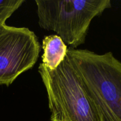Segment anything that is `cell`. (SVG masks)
I'll use <instances>...</instances> for the list:
<instances>
[{"mask_svg":"<svg viewBox=\"0 0 121 121\" xmlns=\"http://www.w3.org/2000/svg\"><path fill=\"white\" fill-rule=\"evenodd\" d=\"M67 54L81 78L102 121H121V62L112 52L98 54L68 48Z\"/></svg>","mask_w":121,"mask_h":121,"instance_id":"6da1fadb","label":"cell"},{"mask_svg":"<svg viewBox=\"0 0 121 121\" xmlns=\"http://www.w3.org/2000/svg\"><path fill=\"white\" fill-rule=\"evenodd\" d=\"M42 64L51 70L57 68L65 59L67 46L57 35L45 36L43 40Z\"/></svg>","mask_w":121,"mask_h":121,"instance_id":"5b68a950","label":"cell"},{"mask_svg":"<svg viewBox=\"0 0 121 121\" xmlns=\"http://www.w3.org/2000/svg\"><path fill=\"white\" fill-rule=\"evenodd\" d=\"M39 24L76 48L85 43L91 22L111 7L110 0H35Z\"/></svg>","mask_w":121,"mask_h":121,"instance_id":"3957f363","label":"cell"},{"mask_svg":"<svg viewBox=\"0 0 121 121\" xmlns=\"http://www.w3.org/2000/svg\"><path fill=\"white\" fill-rule=\"evenodd\" d=\"M39 73L47 92L51 121H102L67 54L54 70L40 63Z\"/></svg>","mask_w":121,"mask_h":121,"instance_id":"7a4b0ae2","label":"cell"},{"mask_svg":"<svg viewBox=\"0 0 121 121\" xmlns=\"http://www.w3.org/2000/svg\"><path fill=\"white\" fill-rule=\"evenodd\" d=\"M40 47L37 37L29 28L5 25L0 31V86L8 87L33 67Z\"/></svg>","mask_w":121,"mask_h":121,"instance_id":"277c9868","label":"cell"},{"mask_svg":"<svg viewBox=\"0 0 121 121\" xmlns=\"http://www.w3.org/2000/svg\"><path fill=\"white\" fill-rule=\"evenodd\" d=\"M4 26H5V25H3V26H0V31H1L2 30V28H3V27Z\"/></svg>","mask_w":121,"mask_h":121,"instance_id":"52a82bcc","label":"cell"},{"mask_svg":"<svg viewBox=\"0 0 121 121\" xmlns=\"http://www.w3.org/2000/svg\"><path fill=\"white\" fill-rule=\"evenodd\" d=\"M25 0H0V26L5 25V21L17 10Z\"/></svg>","mask_w":121,"mask_h":121,"instance_id":"8992f818","label":"cell"}]
</instances>
